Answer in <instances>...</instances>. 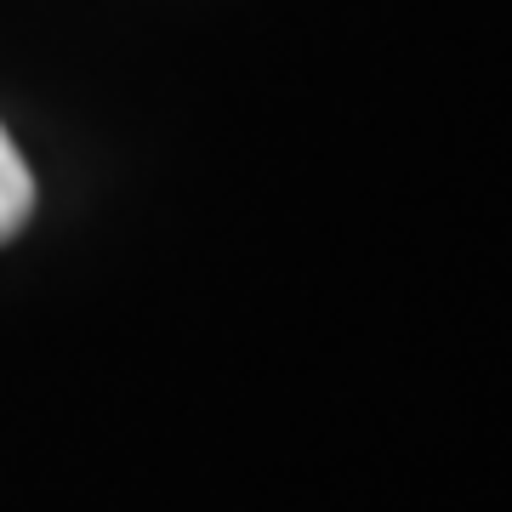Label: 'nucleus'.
Returning a JSON list of instances; mask_svg holds the SVG:
<instances>
[{
    "instance_id": "obj_1",
    "label": "nucleus",
    "mask_w": 512,
    "mask_h": 512,
    "mask_svg": "<svg viewBox=\"0 0 512 512\" xmlns=\"http://www.w3.org/2000/svg\"><path fill=\"white\" fill-rule=\"evenodd\" d=\"M29 211H35V177H29L23 154L12 148V137L0 131V239L18 234Z\"/></svg>"
}]
</instances>
